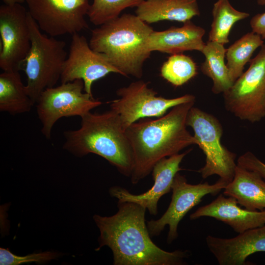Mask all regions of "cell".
Masks as SVG:
<instances>
[{"label":"cell","mask_w":265,"mask_h":265,"mask_svg":"<svg viewBox=\"0 0 265 265\" xmlns=\"http://www.w3.org/2000/svg\"><path fill=\"white\" fill-rule=\"evenodd\" d=\"M118 212L93 219L99 229V246H108L114 265H183L190 255L187 250L165 251L151 239L145 221L146 209L131 202H118Z\"/></svg>","instance_id":"obj_1"},{"label":"cell","mask_w":265,"mask_h":265,"mask_svg":"<svg viewBox=\"0 0 265 265\" xmlns=\"http://www.w3.org/2000/svg\"><path fill=\"white\" fill-rule=\"evenodd\" d=\"M195 101L179 104L156 119L143 118L126 130L133 156L131 176L137 184L150 174L156 163L163 158L197 144L196 139L186 129V117Z\"/></svg>","instance_id":"obj_2"},{"label":"cell","mask_w":265,"mask_h":265,"mask_svg":"<svg viewBox=\"0 0 265 265\" xmlns=\"http://www.w3.org/2000/svg\"><path fill=\"white\" fill-rule=\"evenodd\" d=\"M81 118L79 129L64 132L63 149L79 157L98 155L130 177L132 152L118 114L110 109L102 113L89 112Z\"/></svg>","instance_id":"obj_3"},{"label":"cell","mask_w":265,"mask_h":265,"mask_svg":"<svg viewBox=\"0 0 265 265\" xmlns=\"http://www.w3.org/2000/svg\"><path fill=\"white\" fill-rule=\"evenodd\" d=\"M153 30L136 15L124 13L92 30L89 44L104 54L121 75L140 79L151 53L147 41Z\"/></svg>","instance_id":"obj_4"},{"label":"cell","mask_w":265,"mask_h":265,"mask_svg":"<svg viewBox=\"0 0 265 265\" xmlns=\"http://www.w3.org/2000/svg\"><path fill=\"white\" fill-rule=\"evenodd\" d=\"M31 47L20 66L26 76L28 94L36 104L45 89L54 87L60 80L67 53L62 40L42 33L28 12Z\"/></svg>","instance_id":"obj_5"},{"label":"cell","mask_w":265,"mask_h":265,"mask_svg":"<svg viewBox=\"0 0 265 265\" xmlns=\"http://www.w3.org/2000/svg\"><path fill=\"white\" fill-rule=\"evenodd\" d=\"M186 124L193 130L196 145L206 156L205 165L198 171L202 178L217 175L227 183L231 182L237 165L236 155L222 144L221 138L223 132L219 120L213 115L193 106L187 114Z\"/></svg>","instance_id":"obj_6"},{"label":"cell","mask_w":265,"mask_h":265,"mask_svg":"<svg viewBox=\"0 0 265 265\" xmlns=\"http://www.w3.org/2000/svg\"><path fill=\"white\" fill-rule=\"evenodd\" d=\"M249 62L248 69L223 94L228 111L255 123L265 117V45Z\"/></svg>","instance_id":"obj_7"},{"label":"cell","mask_w":265,"mask_h":265,"mask_svg":"<svg viewBox=\"0 0 265 265\" xmlns=\"http://www.w3.org/2000/svg\"><path fill=\"white\" fill-rule=\"evenodd\" d=\"M83 90V80H76L61 83L42 92L36 103V107L42 124L41 132L46 138H51L52 129L59 119L75 116L81 118L102 104Z\"/></svg>","instance_id":"obj_8"},{"label":"cell","mask_w":265,"mask_h":265,"mask_svg":"<svg viewBox=\"0 0 265 265\" xmlns=\"http://www.w3.org/2000/svg\"><path fill=\"white\" fill-rule=\"evenodd\" d=\"M119 98L110 102V109L117 113L125 130L141 119L159 117L179 104L195 101L191 94L168 99L157 96V92L148 87V83L138 80L116 91Z\"/></svg>","instance_id":"obj_9"},{"label":"cell","mask_w":265,"mask_h":265,"mask_svg":"<svg viewBox=\"0 0 265 265\" xmlns=\"http://www.w3.org/2000/svg\"><path fill=\"white\" fill-rule=\"evenodd\" d=\"M228 184L219 178L212 185L208 182L190 184L184 176L178 172L172 184L171 200L167 210L159 219L147 222L151 237L158 236L168 225L167 242L171 244L178 237V225L186 214L200 203L206 195L216 194Z\"/></svg>","instance_id":"obj_10"},{"label":"cell","mask_w":265,"mask_h":265,"mask_svg":"<svg viewBox=\"0 0 265 265\" xmlns=\"http://www.w3.org/2000/svg\"><path fill=\"white\" fill-rule=\"evenodd\" d=\"M28 11L41 31L53 37L87 28L88 0H26Z\"/></svg>","instance_id":"obj_11"},{"label":"cell","mask_w":265,"mask_h":265,"mask_svg":"<svg viewBox=\"0 0 265 265\" xmlns=\"http://www.w3.org/2000/svg\"><path fill=\"white\" fill-rule=\"evenodd\" d=\"M28 15V10L20 3L0 6V67L3 71L20 70L30 50Z\"/></svg>","instance_id":"obj_12"},{"label":"cell","mask_w":265,"mask_h":265,"mask_svg":"<svg viewBox=\"0 0 265 265\" xmlns=\"http://www.w3.org/2000/svg\"><path fill=\"white\" fill-rule=\"evenodd\" d=\"M111 73L121 75L104 54L91 48L84 36L78 33L72 35L69 53L60 77L61 83L81 80L84 92L93 97V82Z\"/></svg>","instance_id":"obj_13"},{"label":"cell","mask_w":265,"mask_h":265,"mask_svg":"<svg viewBox=\"0 0 265 265\" xmlns=\"http://www.w3.org/2000/svg\"><path fill=\"white\" fill-rule=\"evenodd\" d=\"M190 150L164 158L157 162L152 171L154 185L147 191L140 194L131 193L125 188L114 186L109 189L111 197L118 202H131L144 207L149 212L158 213V203L160 198L171 190V186L176 174L182 169L180 165Z\"/></svg>","instance_id":"obj_14"},{"label":"cell","mask_w":265,"mask_h":265,"mask_svg":"<svg viewBox=\"0 0 265 265\" xmlns=\"http://www.w3.org/2000/svg\"><path fill=\"white\" fill-rule=\"evenodd\" d=\"M206 242L220 265H245L254 253L265 252V224L238 234L232 238L208 235Z\"/></svg>","instance_id":"obj_15"},{"label":"cell","mask_w":265,"mask_h":265,"mask_svg":"<svg viewBox=\"0 0 265 265\" xmlns=\"http://www.w3.org/2000/svg\"><path fill=\"white\" fill-rule=\"evenodd\" d=\"M233 197L220 194L211 203L199 208L190 215V220L210 217L229 225L241 234L265 224V210L251 211L241 208Z\"/></svg>","instance_id":"obj_16"},{"label":"cell","mask_w":265,"mask_h":265,"mask_svg":"<svg viewBox=\"0 0 265 265\" xmlns=\"http://www.w3.org/2000/svg\"><path fill=\"white\" fill-rule=\"evenodd\" d=\"M205 30L191 21L181 27H171L163 31H155L149 35L147 47L151 52L158 51L171 54L185 51L201 52L206 43L203 40Z\"/></svg>","instance_id":"obj_17"},{"label":"cell","mask_w":265,"mask_h":265,"mask_svg":"<svg viewBox=\"0 0 265 265\" xmlns=\"http://www.w3.org/2000/svg\"><path fill=\"white\" fill-rule=\"evenodd\" d=\"M223 194L234 198L247 210H265V180L255 171L237 165L234 178Z\"/></svg>","instance_id":"obj_18"},{"label":"cell","mask_w":265,"mask_h":265,"mask_svg":"<svg viewBox=\"0 0 265 265\" xmlns=\"http://www.w3.org/2000/svg\"><path fill=\"white\" fill-rule=\"evenodd\" d=\"M135 15L151 24L163 20L183 23L200 15L197 0H144L137 7Z\"/></svg>","instance_id":"obj_19"},{"label":"cell","mask_w":265,"mask_h":265,"mask_svg":"<svg viewBox=\"0 0 265 265\" xmlns=\"http://www.w3.org/2000/svg\"><path fill=\"white\" fill-rule=\"evenodd\" d=\"M34 105L19 71H4L0 75V111L12 115L30 111Z\"/></svg>","instance_id":"obj_20"},{"label":"cell","mask_w":265,"mask_h":265,"mask_svg":"<svg viewBox=\"0 0 265 265\" xmlns=\"http://www.w3.org/2000/svg\"><path fill=\"white\" fill-rule=\"evenodd\" d=\"M226 50L223 45L208 41L201 52L205 59L201 71L212 80V90L215 94L224 93L234 83L224 61Z\"/></svg>","instance_id":"obj_21"},{"label":"cell","mask_w":265,"mask_h":265,"mask_svg":"<svg viewBox=\"0 0 265 265\" xmlns=\"http://www.w3.org/2000/svg\"><path fill=\"white\" fill-rule=\"evenodd\" d=\"M212 15L208 41L224 45L229 42V35L234 25L250 14L234 8L229 0H217L213 4Z\"/></svg>","instance_id":"obj_22"},{"label":"cell","mask_w":265,"mask_h":265,"mask_svg":"<svg viewBox=\"0 0 265 265\" xmlns=\"http://www.w3.org/2000/svg\"><path fill=\"white\" fill-rule=\"evenodd\" d=\"M263 44L261 36L251 31L245 34L226 50V65L234 82L242 74L244 66L250 61L254 52Z\"/></svg>","instance_id":"obj_23"},{"label":"cell","mask_w":265,"mask_h":265,"mask_svg":"<svg viewBox=\"0 0 265 265\" xmlns=\"http://www.w3.org/2000/svg\"><path fill=\"white\" fill-rule=\"evenodd\" d=\"M196 64L189 56L182 53L172 54L163 63L161 76L175 86H181L197 74Z\"/></svg>","instance_id":"obj_24"},{"label":"cell","mask_w":265,"mask_h":265,"mask_svg":"<svg viewBox=\"0 0 265 265\" xmlns=\"http://www.w3.org/2000/svg\"><path fill=\"white\" fill-rule=\"evenodd\" d=\"M144 0H93L87 16L90 22L101 26L120 16L127 8L137 7Z\"/></svg>","instance_id":"obj_25"},{"label":"cell","mask_w":265,"mask_h":265,"mask_svg":"<svg viewBox=\"0 0 265 265\" xmlns=\"http://www.w3.org/2000/svg\"><path fill=\"white\" fill-rule=\"evenodd\" d=\"M59 254L56 252L46 251L32 253L26 256H19L12 253L9 250L0 248V265H19L26 263H44L56 259Z\"/></svg>","instance_id":"obj_26"},{"label":"cell","mask_w":265,"mask_h":265,"mask_svg":"<svg viewBox=\"0 0 265 265\" xmlns=\"http://www.w3.org/2000/svg\"><path fill=\"white\" fill-rule=\"evenodd\" d=\"M237 165L258 173L265 180V163L254 154L247 152L238 159Z\"/></svg>","instance_id":"obj_27"},{"label":"cell","mask_w":265,"mask_h":265,"mask_svg":"<svg viewBox=\"0 0 265 265\" xmlns=\"http://www.w3.org/2000/svg\"><path fill=\"white\" fill-rule=\"evenodd\" d=\"M250 25L252 31L265 39V12L257 14L252 17Z\"/></svg>","instance_id":"obj_28"},{"label":"cell","mask_w":265,"mask_h":265,"mask_svg":"<svg viewBox=\"0 0 265 265\" xmlns=\"http://www.w3.org/2000/svg\"><path fill=\"white\" fill-rule=\"evenodd\" d=\"M4 4H13L16 3L21 4L26 1V0H2Z\"/></svg>","instance_id":"obj_29"},{"label":"cell","mask_w":265,"mask_h":265,"mask_svg":"<svg viewBox=\"0 0 265 265\" xmlns=\"http://www.w3.org/2000/svg\"><path fill=\"white\" fill-rule=\"evenodd\" d=\"M257 3L261 6L265 5V0H256Z\"/></svg>","instance_id":"obj_30"}]
</instances>
